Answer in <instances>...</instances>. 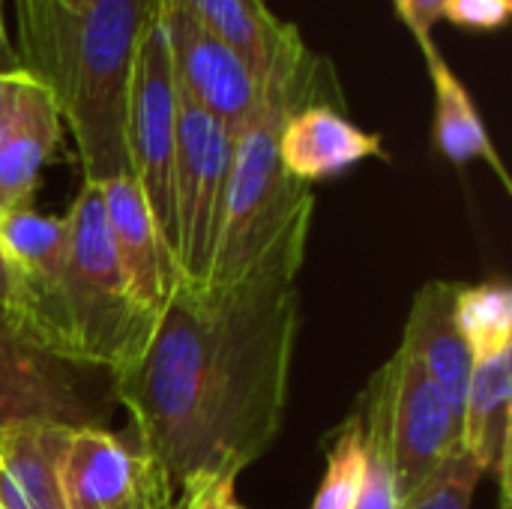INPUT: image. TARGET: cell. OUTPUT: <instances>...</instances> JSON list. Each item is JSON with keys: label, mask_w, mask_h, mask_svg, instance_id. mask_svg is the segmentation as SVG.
<instances>
[{"label": "cell", "mask_w": 512, "mask_h": 509, "mask_svg": "<svg viewBox=\"0 0 512 509\" xmlns=\"http://www.w3.org/2000/svg\"><path fill=\"white\" fill-rule=\"evenodd\" d=\"M312 213H300L243 282L225 291L177 285L144 354L111 378L138 453L174 498L201 480H237L282 432Z\"/></svg>", "instance_id": "obj_1"}, {"label": "cell", "mask_w": 512, "mask_h": 509, "mask_svg": "<svg viewBox=\"0 0 512 509\" xmlns=\"http://www.w3.org/2000/svg\"><path fill=\"white\" fill-rule=\"evenodd\" d=\"M327 81H333L327 60L315 57L297 36L267 75L255 114L234 129L228 204L207 291L243 282L282 231L300 213L315 210L312 186L288 177L282 168L279 135L300 105L327 102Z\"/></svg>", "instance_id": "obj_2"}, {"label": "cell", "mask_w": 512, "mask_h": 509, "mask_svg": "<svg viewBox=\"0 0 512 509\" xmlns=\"http://www.w3.org/2000/svg\"><path fill=\"white\" fill-rule=\"evenodd\" d=\"M153 0H81L54 84L60 120L72 132L84 183L129 174L126 120L141 27Z\"/></svg>", "instance_id": "obj_3"}, {"label": "cell", "mask_w": 512, "mask_h": 509, "mask_svg": "<svg viewBox=\"0 0 512 509\" xmlns=\"http://www.w3.org/2000/svg\"><path fill=\"white\" fill-rule=\"evenodd\" d=\"M69 252L54 297L48 351L69 366L126 372L147 348L156 321L135 312L114 252L102 192L81 183L69 213Z\"/></svg>", "instance_id": "obj_4"}, {"label": "cell", "mask_w": 512, "mask_h": 509, "mask_svg": "<svg viewBox=\"0 0 512 509\" xmlns=\"http://www.w3.org/2000/svg\"><path fill=\"white\" fill-rule=\"evenodd\" d=\"M177 156H174V231L177 285L207 291L222 237L234 132L177 87Z\"/></svg>", "instance_id": "obj_5"}, {"label": "cell", "mask_w": 512, "mask_h": 509, "mask_svg": "<svg viewBox=\"0 0 512 509\" xmlns=\"http://www.w3.org/2000/svg\"><path fill=\"white\" fill-rule=\"evenodd\" d=\"M177 78L171 66L168 36L156 0L150 3L147 21L141 27L132 93H129V120H126V147H129V174L144 195V204L159 228V237L174 261L177 231H174V156H177ZM177 267V261H174Z\"/></svg>", "instance_id": "obj_6"}, {"label": "cell", "mask_w": 512, "mask_h": 509, "mask_svg": "<svg viewBox=\"0 0 512 509\" xmlns=\"http://www.w3.org/2000/svg\"><path fill=\"white\" fill-rule=\"evenodd\" d=\"M156 9L165 24L177 87L231 132L240 129L261 105L264 81L180 0H156Z\"/></svg>", "instance_id": "obj_7"}, {"label": "cell", "mask_w": 512, "mask_h": 509, "mask_svg": "<svg viewBox=\"0 0 512 509\" xmlns=\"http://www.w3.org/2000/svg\"><path fill=\"white\" fill-rule=\"evenodd\" d=\"M390 363V450L402 501L459 450L462 417L405 345L396 348Z\"/></svg>", "instance_id": "obj_8"}, {"label": "cell", "mask_w": 512, "mask_h": 509, "mask_svg": "<svg viewBox=\"0 0 512 509\" xmlns=\"http://www.w3.org/2000/svg\"><path fill=\"white\" fill-rule=\"evenodd\" d=\"M60 486L66 509H168L177 501L138 450L99 426L69 432Z\"/></svg>", "instance_id": "obj_9"}, {"label": "cell", "mask_w": 512, "mask_h": 509, "mask_svg": "<svg viewBox=\"0 0 512 509\" xmlns=\"http://www.w3.org/2000/svg\"><path fill=\"white\" fill-rule=\"evenodd\" d=\"M96 426L72 366L36 348L0 315V429Z\"/></svg>", "instance_id": "obj_10"}, {"label": "cell", "mask_w": 512, "mask_h": 509, "mask_svg": "<svg viewBox=\"0 0 512 509\" xmlns=\"http://www.w3.org/2000/svg\"><path fill=\"white\" fill-rule=\"evenodd\" d=\"M99 192L120 273L126 282V297L141 318L156 321L168 294L177 288V267L159 237V228L132 174L102 183Z\"/></svg>", "instance_id": "obj_11"}, {"label": "cell", "mask_w": 512, "mask_h": 509, "mask_svg": "<svg viewBox=\"0 0 512 509\" xmlns=\"http://www.w3.org/2000/svg\"><path fill=\"white\" fill-rule=\"evenodd\" d=\"M384 141L351 123L330 102L300 105L282 126L279 159L288 177L312 186L345 174L366 159H384Z\"/></svg>", "instance_id": "obj_12"}, {"label": "cell", "mask_w": 512, "mask_h": 509, "mask_svg": "<svg viewBox=\"0 0 512 509\" xmlns=\"http://www.w3.org/2000/svg\"><path fill=\"white\" fill-rule=\"evenodd\" d=\"M510 435L512 345H504L471 357L459 426V447L474 459L483 477L498 480L504 495L510 489Z\"/></svg>", "instance_id": "obj_13"}, {"label": "cell", "mask_w": 512, "mask_h": 509, "mask_svg": "<svg viewBox=\"0 0 512 509\" xmlns=\"http://www.w3.org/2000/svg\"><path fill=\"white\" fill-rule=\"evenodd\" d=\"M459 282H426L411 303L402 342L429 372V378L450 399L462 417V402L471 375V351L453 318V297Z\"/></svg>", "instance_id": "obj_14"}, {"label": "cell", "mask_w": 512, "mask_h": 509, "mask_svg": "<svg viewBox=\"0 0 512 509\" xmlns=\"http://www.w3.org/2000/svg\"><path fill=\"white\" fill-rule=\"evenodd\" d=\"M66 426L0 429V504L3 509H66L60 468Z\"/></svg>", "instance_id": "obj_15"}, {"label": "cell", "mask_w": 512, "mask_h": 509, "mask_svg": "<svg viewBox=\"0 0 512 509\" xmlns=\"http://www.w3.org/2000/svg\"><path fill=\"white\" fill-rule=\"evenodd\" d=\"M63 135L54 93L39 78L21 87V114L0 147V213L30 204L45 162Z\"/></svg>", "instance_id": "obj_16"}, {"label": "cell", "mask_w": 512, "mask_h": 509, "mask_svg": "<svg viewBox=\"0 0 512 509\" xmlns=\"http://www.w3.org/2000/svg\"><path fill=\"white\" fill-rule=\"evenodd\" d=\"M213 36L234 48L246 66L267 81L276 60L300 36L297 24L279 21L264 0H180Z\"/></svg>", "instance_id": "obj_17"}, {"label": "cell", "mask_w": 512, "mask_h": 509, "mask_svg": "<svg viewBox=\"0 0 512 509\" xmlns=\"http://www.w3.org/2000/svg\"><path fill=\"white\" fill-rule=\"evenodd\" d=\"M423 57H426L432 87H435V147L453 165L486 162L501 177V183L510 189V177H507L504 162L489 138V129L477 111L471 90L450 69V63L444 60V54L438 48Z\"/></svg>", "instance_id": "obj_18"}, {"label": "cell", "mask_w": 512, "mask_h": 509, "mask_svg": "<svg viewBox=\"0 0 512 509\" xmlns=\"http://www.w3.org/2000/svg\"><path fill=\"white\" fill-rule=\"evenodd\" d=\"M390 393H393V363L387 360L366 384L357 411L363 420L366 468L354 509H399V489L393 474L390 450Z\"/></svg>", "instance_id": "obj_19"}, {"label": "cell", "mask_w": 512, "mask_h": 509, "mask_svg": "<svg viewBox=\"0 0 512 509\" xmlns=\"http://www.w3.org/2000/svg\"><path fill=\"white\" fill-rule=\"evenodd\" d=\"M78 3L81 0H12L21 69L48 87L57 78Z\"/></svg>", "instance_id": "obj_20"}, {"label": "cell", "mask_w": 512, "mask_h": 509, "mask_svg": "<svg viewBox=\"0 0 512 509\" xmlns=\"http://www.w3.org/2000/svg\"><path fill=\"white\" fill-rule=\"evenodd\" d=\"M453 318L471 357L480 351L512 345L510 285L501 279L480 285H456Z\"/></svg>", "instance_id": "obj_21"}, {"label": "cell", "mask_w": 512, "mask_h": 509, "mask_svg": "<svg viewBox=\"0 0 512 509\" xmlns=\"http://www.w3.org/2000/svg\"><path fill=\"white\" fill-rule=\"evenodd\" d=\"M366 468V444H363V420L354 411L336 432L327 447V468L321 486L315 492L312 509H354Z\"/></svg>", "instance_id": "obj_22"}, {"label": "cell", "mask_w": 512, "mask_h": 509, "mask_svg": "<svg viewBox=\"0 0 512 509\" xmlns=\"http://www.w3.org/2000/svg\"><path fill=\"white\" fill-rule=\"evenodd\" d=\"M483 471L459 447L426 483L399 501V509H471Z\"/></svg>", "instance_id": "obj_23"}, {"label": "cell", "mask_w": 512, "mask_h": 509, "mask_svg": "<svg viewBox=\"0 0 512 509\" xmlns=\"http://www.w3.org/2000/svg\"><path fill=\"white\" fill-rule=\"evenodd\" d=\"M512 0H447L444 18L465 30H498L510 21Z\"/></svg>", "instance_id": "obj_24"}, {"label": "cell", "mask_w": 512, "mask_h": 509, "mask_svg": "<svg viewBox=\"0 0 512 509\" xmlns=\"http://www.w3.org/2000/svg\"><path fill=\"white\" fill-rule=\"evenodd\" d=\"M444 3L447 0H393L396 15L411 30V36L417 39V45H420L423 54H429V51L438 48L432 42V30L444 18Z\"/></svg>", "instance_id": "obj_25"}, {"label": "cell", "mask_w": 512, "mask_h": 509, "mask_svg": "<svg viewBox=\"0 0 512 509\" xmlns=\"http://www.w3.org/2000/svg\"><path fill=\"white\" fill-rule=\"evenodd\" d=\"M234 477H216V480H201L192 489L180 492L177 498L186 509H225V495L234 489Z\"/></svg>", "instance_id": "obj_26"}, {"label": "cell", "mask_w": 512, "mask_h": 509, "mask_svg": "<svg viewBox=\"0 0 512 509\" xmlns=\"http://www.w3.org/2000/svg\"><path fill=\"white\" fill-rule=\"evenodd\" d=\"M18 297H21V288H18V276H15V267L0 243V315L9 321L18 309Z\"/></svg>", "instance_id": "obj_27"}, {"label": "cell", "mask_w": 512, "mask_h": 509, "mask_svg": "<svg viewBox=\"0 0 512 509\" xmlns=\"http://www.w3.org/2000/svg\"><path fill=\"white\" fill-rule=\"evenodd\" d=\"M21 69V60H18V51L9 39V30H6V15H3V0H0V72H15Z\"/></svg>", "instance_id": "obj_28"}, {"label": "cell", "mask_w": 512, "mask_h": 509, "mask_svg": "<svg viewBox=\"0 0 512 509\" xmlns=\"http://www.w3.org/2000/svg\"><path fill=\"white\" fill-rule=\"evenodd\" d=\"M33 75L27 69H15V72H0V108L6 102H12V96L21 90V84H27Z\"/></svg>", "instance_id": "obj_29"}, {"label": "cell", "mask_w": 512, "mask_h": 509, "mask_svg": "<svg viewBox=\"0 0 512 509\" xmlns=\"http://www.w3.org/2000/svg\"><path fill=\"white\" fill-rule=\"evenodd\" d=\"M21 87H24V84H21ZM18 114H21V90L12 96V102H6V105L0 108V147H3V141L9 138V132L15 129Z\"/></svg>", "instance_id": "obj_30"}, {"label": "cell", "mask_w": 512, "mask_h": 509, "mask_svg": "<svg viewBox=\"0 0 512 509\" xmlns=\"http://www.w3.org/2000/svg\"><path fill=\"white\" fill-rule=\"evenodd\" d=\"M225 509H246L237 501V492L234 489H228V495H225Z\"/></svg>", "instance_id": "obj_31"}, {"label": "cell", "mask_w": 512, "mask_h": 509, "mask_svg": "<svg viewBox=\"0 0 512 509\" xmlns=\"http://www.w3.org/2000/svg\"><path fill=\"white\" fill-rule=\"evenodd\" d=\"M168 509H186V507H183V501H180V498H177V501H174V504H168Z\"/></svg>", "instance_id": "obj_32"}, {"label": "cell", "mask_w": 512, "mask_h": 509, "mask_svg": "<svg viewBox=\"0 0 512 509\" xmlns=\"http://www.w3.org/2000/svg\"><path fill=\"white\" fill-rule=\"evenodd\" d=\"M0 509H3V504H0Z\"/></svg>", "instance_id": "obj_33"}]
</instances>
